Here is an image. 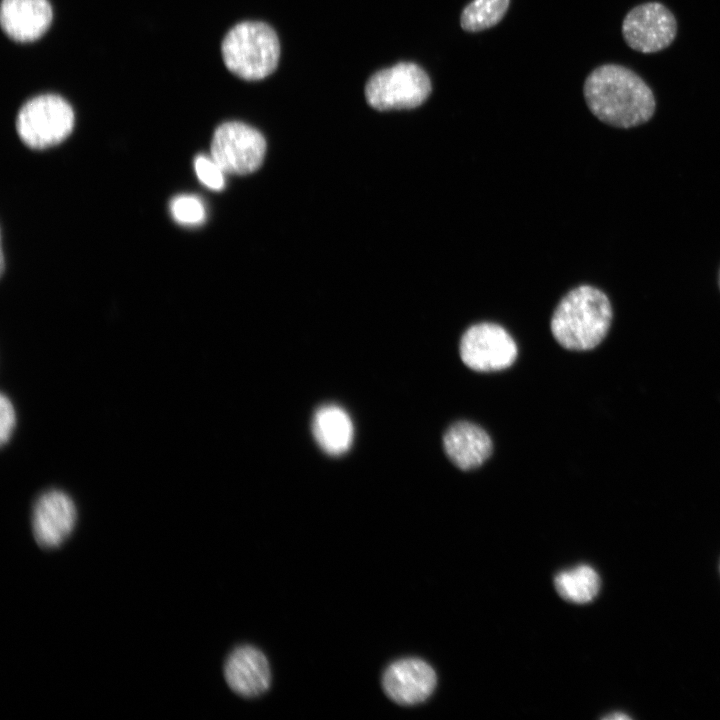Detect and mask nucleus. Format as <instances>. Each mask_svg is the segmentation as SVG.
Returning <instances> with one entry per match:
<instances>
[{"label": "nucleus", "instance_id": "f257e3e1", "mask_svg": "<svg viewBox=\"0 0 720 720\" xmlns=\"http://www.w3.org/2000/svg\"><path fill=\"white\" fill-rule=\"evenodd\" d=\"M589 110L600 121L618 128H632L648 122L656 102L651 88L634 71L617 64L594 69L584 83Z\"/></svg>", "mask_w": 720, "mask_h": 720}, {"label": "nucleus", "instance_id": "f03ea898", "mask_svg": "<svg viewBox=\"0 0 720 720\" xmlns=\"http://www.w3.org/2000/svg\"><path fill=\"white\" fill-rule=\"evenodd\" d=\"M613 319L608 296L592 285L570 290L556 306L551 322L555 340L574 351L591 350L606 337Z\"/></svg>", "mask_w": 720, "mask_h": 720}, {"label": "nucleus", "instance_id": "7ed1b4c3", "mask_svg": "<svg viewBox=\"0 0 720 720\" xmlns=\"http://www.w3.org/2000/svg\"><path fill=\"white\" fill-rule=\"evenodd\" d=\"M221 53L226 68L237 77L255 81L272 74L277 68L280 44L268 24L244 21L234 25L224 36Z\"/></svg>", "mask_w": 720, "mask_h": 720}, {"label": "nucleus", "instance_id": "20e7f679", "mask_svg": "<svg viewBox=\"0 0 720 720\" xmlns=\"http://www.w3.org/2000/svg\"><path fill=\"white\" fill-rule=\"evenodd\" d=\"M431 81L417 64L400 62L374 73L365 85L368 104L380 111L412 109L431 93Z\"/></svg>", "mask_w": 720, "mask_h": 720}, {"label": "nucleus", "instance_id": "39448f33", "mask_svg": "<svg viewBox=\"0 0 720 720\" xmlns=\"http://www.w3.org/2000/svg\"><path fill=\"white\" fill-rule=\"evenodd\" d=\"M74 112L56 94H41L28 100L16 118L21 140L31 148L44 149L62 142L73 130Z\"/></svg>", "mask_w": 720, "mask_h": 720}, {"label": "nucleus", "instance_id": "423d86ee", "mask_svg": "<svg viewBox=\"0 0 720 720\" xmlns=\"http://www.w3.org/2000/svg\"><path fill=\"white\" fill-rule=\"evenodd\" d=\"M266 141L255 128L238 121L219 125L211 141V158L225 173L245 175L262 164Z\"/></svg>", "mask_w": 720, "mask_h": 720}, {"label": "nucleus", "instance_id": "0eeeda50", "mask_svg": "<svg viewBox=\"0 0 720 720\" xmlns=\"http://www.w3.org/2000/svg\"><path fill=\"white\" fill-rule=\"evenodd\" d=\"M517 346L500 325L482 322L469 327L460 340L463 363L478 372L499 371L510 367L517 357Z\"/></svg>", "mask_w": 720, "mask_h": 720}, {"label": "nucleus", "instance_id": "6e6552de", "mask_svg": "<svg viewBox=\"0 0 720 720\" xmlns=\"http://www.w3.org/2000/svg\"><path fill=\"white\" fill-rule=\"evenodd\" d=\"M676 33L674 15L659 2H647L632 8L622 24L625 42L641 53H655L667 48Z\"/></svg>", "mask_w": 720, "mask_h": 720}, {"label": "nucleus", "instance_id": "1a4fd4ad", "mask_svg": "<svg viewBox=\"0 0 720 720\" xmlns=\"http://www.w3.org/2000/svg\"><path fill=\"white\" fill-rule=\"evenodd\" d=\"M77 509L64 491L51 489L42 493L33 506L32 530L36 542L44 548L60 546L73 531Z\"/></svg>", "mask_w": 720, "mask_h": 720}, {"label": "nucleus", "instance_id": "9d476101", "mask_svg": "<svg viewBox=\"0 0 720 720\" xmlns=\"http://www.w3.org/2000/svg\"><path fill=\"white\" fill-rule=\"evenodd\" d=\"M437 676L434 669L418 658H403L391 663L382 676L385 694L400 705L425 701L434 691Z\"/></svg>", "mask_w": 720, "mask_h": 720}, {"label": "nucleus", "instance_id": "9b49d317", "mask_svg": "<svg viewBox=\"0 0 720 720\" xmlns=\"http://www.w3.org/2000/svg\"><path fill=\"white\" fill-rule=\"evenodd\" d=\"M228 686L236 694L251 698L265 693L271 683V671L266 656L250 645L234 649L224 665Z\"/></svg>", "mask_w": 720, "mask_h": 720}, {"label": "nucleus", "instance_id": "f8f14e48", "mask_svg": "<svg viewBox=\"0 0 720 720\" xmlns=\"http://www.w3.org/2000/svg\"><path fill=\"white\" fill-rule=\"evenodd\" d=\"M53 11L48 0H1L0 25L17 42L39 39L49 28Z\"/></svg>", "mask_w": 720, "mask_h": 720}, {"label": "nucleus", "instance_id": "ddd939ff", "mask_svg": "<svg viewBox=\"0 0 720 720\" xmlns=\"http://www.w3.org/2000/svg\"><path fill=\"white\" fill-rule=\"evenodd\" d=\"M443 447L449 460L461 470L479 467L489 458L493 449L486 431L467 421L456 422L447 429L443 436Z\"/></svg>", "mask_w": 720, "mask_h": 720}, {"label": "nucleus", "instance_id": "4468645a", "mask_svg": "<svg viewBox=\"0 0 720 720\" xmlns=\"http://www.w3.org/2000/svg\"><path fill=\"white\" fill-rule=\"evenodd\" d=\"M312 430L319 446L333 456L345 453L353 440L352 421L349 415L336 405H325L316 411Z\"/></svg>", "mask_w": 720, "mask_h": 720}, {"label": "nucleus", "instance_id": "2eb2a0df", "mask_svg": "<svg viewBox=\"0 0 720 720\" xmlns=\"http://www.w3.org/2000/svg\"><path fill=\"white\" fill-rule=\"evenodd\" d=\"M554 585L564 600L583 604L593 600L598 594L600 579L592 567L580 565L558 573Z\"/></svg>", "mask_w": 720, "mask_h": 720}, {"label": "nucleus", "instance_id": "dca6fc26", "mask_svg": "<svg viewBox=\"0 0 720 720\" xmlns=\"http://www.w3.org/2000/svg\"><path fill=\"white\" fill-rule=\"evenodd\" d=\"M510 0H472L462 11L461 26L477 32L496 25L505 15Z\"/></svg>", "mask_w": 720, "mask_h": 720}, {"label": "nucleus", "instance_id": "f3484780", "mask_svg": "<svg viewBox=\"0 0 720 720\" xmlns=\"http://www.w3.org/2000/svg\"><path fill=\"white\" fill-rule=\"evenodd\" d=\"M170 210L176 221L182 224H199L205 218V208L201 200L192 195L174 198Z\"/></svg>", "mask_w": 720, "mask_h": 720}, {"label": "nucleus", "instance_id": "a211bd4d", "mask_svg": "<svg viewBox=\"0 0 720 720\" xmlns=\"http://www.w3.org/2000/svg\"><path fill=\"white\" fill-rule=\"evenodd\" d=\"M194 167L198 179L212 190H221L224 187V171L212 159L203 155L195 158Z\"/></svg>", "mask_w": 720, "mask_h": 720}, {"label": "nucleus", "instance_id": "6ab92c4d", "mask_svg": "<svg viewBox=\"0 0 720 720\" xmlns=\"http://www.w3.org/2000/svg\"><path fill=\"white\" fill-rule=\"evenodd\" d=\"M0 440L6 444L14 431L16 425V412L13 403L8 396L2 393L0 398Z\"/></svg>", "mask_w": 720, "mask_h": 720}, {"label": "nucleus", "instance_id": "aec40b11", "mask_svg": "<svg viewBox=\"0 0 720 720\" xmlns=\"http://www.w3.org/2000/svg\"><path fill=\"white\" fill-rule=\"evenodd\" d=\"M629 718H630L629 716H627V715H625V714H622V713H620V712H618L617 714L614 713V714L609 715V716L606 717V719H613V720H617V719H629Z\"/></svg>", "mask_w": 720, "mask_h": 720}, {"label": "nucleus", "instance_id": "412c9836", "mask_svg": "<svg viewBox=\"0 0 720 720\" xmlns=\"http://www.w3.org/2000/svg\"><path fill=\"white\" fill-rule=\"evenodd\" d=\"M718 285H719V289H720V269H719V273H718Z\"/></svg>", "mask_w": 720, "mask_h": 720}]
</instances>
